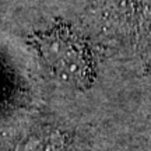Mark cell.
Masks as SVG:
<instances>
[{
    "label": "cell",
    "mask_w": 151,
    "mask_h": 151,
    "mask_svg": "<svg viewBox=\"0 0 151 151\" xmlns=\"http://www.w3.org/2000/svg\"><path fill=\"white\" fill-rule=\"evenodd\" d=\"M42 56L60 80L86 84L91 76V55L86 42L73 31L58 28L41 39Z\"/></svg>",
    "instance_id": "1"
}]
</instances>
